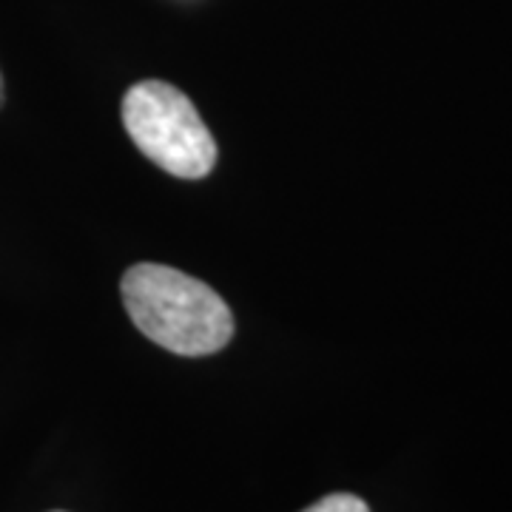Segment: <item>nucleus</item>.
I'll return each instance as SVG.
<instances>
[{"mask_svg": "<svg viewBox=\"0 0 512 512\" xmlns=\"http://www.w3.org/2000/svg\"><path fill=\"white\" fill-rule=\"evenodd\" d=\"M128 319L154 345L177 356H211L234 339V313L197 276L160 262H137L120 279Z\"/></svg>", "mask_w": 512, "mask_h": 512, "instance_id": "1", "label": "nucleus"}, {"mask_svg": "<svg viewBox=\"0 0 512 512\" xmlns=\"http://www.w3.org/2000/svg\"><path fill=\"white\" fill-rule=\"evenodd\" d=\"M123 126L137 151L165 174L202 180L217 165V140L191 97L165 80H140L123 97Z\"/></svg>", "mask_w": 512, "mask_h": 512, "instance_id": "2", "label": "nucleus"}, {"mask_svg": "<svg viewBox=\"0 0 512 512\" xmlns=\"http://www.w3.org/2000/svg\"><path fill=\"white\" fill-rule=\"evenodd\" d=\"M302 512H370V507H367L359 495L333 493V495H325V498H319L316 504L305 507Z\"/></svg>", "mask_w": 512, "mask_h": 512, "instance_id": "3", "label": "nucleus"}, {"mask_svg": "<svg viewBox=\"0 0 512 512\" xmlns=\"http://www.w3.org/2000/svg\"><path fill=\"white\" fill-rule=\"evenodd\" d=\"M0 106H3V77H0Z\"/></svg>", "mask_w": 512, "mask_h": 512, "instance_id": "4", "label": "nucleus"}, {"mask_svg": "<svg viewBox=\"0 0 512 512\" xmlns=\"http://www.w3.org/2000/svg\"><path fill=\"white\" fill-rule=\"evenodd\" d=\"M55 512H60V510H55Z\"/></svg>", "mask_w": 512, "mask_h": 512, "instance_id": "5", "label": "nucleus"}]
</instances>
